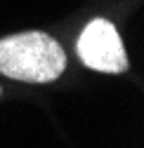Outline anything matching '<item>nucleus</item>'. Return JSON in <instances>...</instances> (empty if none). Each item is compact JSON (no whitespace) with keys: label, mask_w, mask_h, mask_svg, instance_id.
I'll return each mask as SVG.
<instances>
[{"label":"nucleus","mask_w":144,"mask_h":148,"mask_svg":"<svg viewBox=\"0 0 144 148\" xmlns=\"http://www.w3.org/2000/svg\"><path fill=\"white\" fill-rule=\"evenodd\" d=\"M66 68L62 45L43 31H26L0 40V73L21 82H55Z\"/></svg>","instance_id":"nucleus-1"},{"label":"nucleus","mask_w":144,"mask_h":148,"mask_svg":"<svg viewBox=\"0 0 144 148\" xmlns=\"http://www.w3.org/2000/svg\"><path fill=\"white\" fill-rule=\"evenodd\" d=\"M76 52L80 61L99 73L128 71V54L116 26L106 19H92L80 33Z\"/></svg>","instance_id":"nucleus-2"},{"label":"nucleus","mask_w":144,"mask_h":148,"mask_svg":"<svg viewBox=\"0 0 144 148\" xmlns=\"http://www.w3.org/2000/svg\"><path fill=\"white\" fill-rule=\"evenodd\" d=\"M0 94H3V87H0Z\"/></svg>","instance_id":"nucleus-3"}]
</instances>
